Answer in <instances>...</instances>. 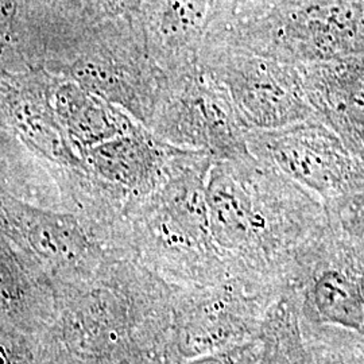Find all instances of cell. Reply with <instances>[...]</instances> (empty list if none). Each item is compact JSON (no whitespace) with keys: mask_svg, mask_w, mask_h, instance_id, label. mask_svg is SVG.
I'll list each match as a JSON object with an SVG mask.
<instances>
[{"mask_svg":"<svg viewBox=\"0 0 364 364\" xmlns=\"http://www.w3.org/2000/svg\"><path fill=\"white\" fill-rule=\"evenodd\" d=\"M284 289L231 275L213 285L181 287L174 306L177 362L258 340L267 309Z\"/></svg>","mask_w":364,"mask_h":364,"instance_id":"5b68a950","label":"cell"},{"mask_svg":"<svg viewBox=\"0 0 364 364\" xmlns=\"http://www.w3.org/2000/svg\"><path fill=\"white\" fill-rule=\"evenodd\" d=\"M57 108L68 130L87 147L105 144L138 127L112 103L78 87L63 88Z\"/></svg>","mask_w":364,"mask_h":364,"instance_id":"8fae6325","label":"cell"},{"mask_svg":"<svg viewBox=\"0 0 364 364\" xmlns=\"http://www.w3.org/2000/svg\"><path fill=\"white\" fill-rule=\"evenodd\" d=\"M14 0H0V28L9 26L13 18Z\"/></svg>","mask_w":364,"mask_h":364,"instance_id":"5bb4252c","label":"cell"},{"mask_svg":"<svg viewBox=\"0 0 364 364\" xmlns=\"http://www.w3.org/2000/svg\"><path fill=\"white\" fill-rule=\"evenodd\" d=\"M174 147L138 126L129 134L91 147L90 161L117 192L141 197L151 195L165 181Z\"/></svg>","mask_w":364,"mask_h":364,"instance_id":"ba28073f","label":"cell"},{"mask_svg":"<svg viewBox=\"0 0 364 364\" xmlns=\"http://www.w3.org/2000/svg\"><path fill=\"white\" fill-rule=\"evenodd\" d=\"M210 0H153L147 10V53L162 72L198 66L209 28Z\"/></svg>","mask_w":364,"mask_h":364,"instance_id":"9c48e42d","label":"cell"},{"mask_svg":"<svg viewBox=\"0 0 364 364\" xmlns=\"http://www.w3.org/2000/svg\"><path fill=\"white\" fill-rule=\"evenodd\" d=\"M156 138L166 144L207 151L213 159L251 153L246 129L228 93L200 65L168 75L150 120Z\"/></svg>","mask_w":364,"mask_h":364,"instance_id":"8992f818","label":"cell"},{"mask_svg":"<svg viewBox=\"0 0 364 364\" xmlns=\"http://www.w3.org/2000/svg\"><path fill=\"white\" fill-rule=\"evenodd\" d=\"M304 329H305V336H306V341H308L311 355H312V364H356L352 360H346L343 358L329 355L326 347L313 336L311 331L306 328L305 324H304Z\"/></svg>","mask_w":364,"mask_h":364,"instance_id":"4fadbf2b","label":"cell"},{"mask_svg":"<svg viewBox=\"0 0 364 364\" xmlns=\"http://www.w3.org/2000/svg\"><path fill=\"white\" fill-rule=\"evenodd\" d=\"M297 65L364 52L363 0H308L212 36Z\"/></svg>","mask_w":364,"mask_h":364,"instance_id":"3957f363","label":"cell"},{"mask_svg":"<svg viewBox=\"0 0 364 364\" xmlns=\"http://www.w3.org/2000/svg\"><path fill=\"white\" fill-rule=\"evenodd\" d=\"M11 111L16 129L34 147L52 158H68L61 131L45 105L36 99L21 97L15 100Z\"/></svg>","mask_w":364,"mask_h":364,"instance_id":"7c38bea8","label":"cell"},{"mask_svg":"<svg viewBox=\"0 0 364 364\" xmlns=\"http://www.w3.org/2000/svg\"><path fill=\"white\" fill-rule=\"evenodd\" d=\"M198 65L228 93L246 130H273L318 119L301 65L216 39L204 41Z\"/></svg>","mask_w":364,"mask_h":364,"instance_id":"277c9868","label":"cell"},{"mask_svg":"<svg viewBox=\"0 0 364 364\" xmlns=\"http://www.w3.org/2000/svg\"><path fill=\"white\" fill-rule=\"evenodd\" d=\"M246 141L252 156L317 196L326 212L340 207L362 182L348 149L320 119L273 130H247Z\"/></svg>","mask_w":364,"mask_h":364,"instance_id":"52a82bcc","label":"cell"},{"mask_svg":"<svg viewBox=\"0 0 364 364\" xmlns=\"http://www.w3.org/2000/svg\"><path fill=\"white\" fill-rule=\"evenodd\" d=\"M212 162L207 151L176 147L168 177L144 210L151 247L181 287L213 285L231 277L210 232L207 181Z\"/></svg>","mask_w":364,"mask_h":364,"instance_id":"7a4b0ae2","label":"cell"},{"mask_svg":"<svg viewBox=\"0 0 364 364\" xmlns=\"http://www.w3.org/2000/svg\"><path fill=\"white\" fill-rule=\"evenodd\" d=\"M259 364H312L299 294L287 287L267 309L260 328Z\"/></svg>","mask_w":364,"mask_h":364,"instance_id":"30bf717a","label":"cell"},{"mask_svg":"<svg viewBox=\"0 0 364 364\" xmlns=\"http://www.w3.org/2000/svg\"><path fill=\"white\" fill-rule=\"evenodd\" d=\"M209 224L231 275L289 287L293 260L328 221L323 201L248 153L213 159L207 181Z\"/></svg>","mask_w":364,"mask_h":364,"instance_id":"6da1fadb","label":"cell"}]
</instances>
